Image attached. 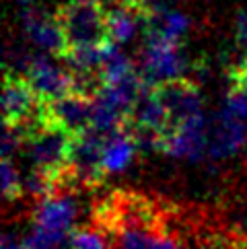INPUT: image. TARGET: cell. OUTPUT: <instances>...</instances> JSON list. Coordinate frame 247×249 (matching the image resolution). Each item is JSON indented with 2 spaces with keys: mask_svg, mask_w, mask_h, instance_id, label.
<instances>
[{
  "mask_svg": "<svg viewBox=\"0 0 247 249\" xmlns=\"http://www.w3.org/2000/svg\"><path fill=\"white\" fill-rule=\"evenodd\" d=\"M25 181H21L19 171L11 159H2V196L6 202H15L23 198Z\"/></svg>",
  "mask_w": 247,
  "mask_h": 249,
  "instance_id": "9a60e30c",
  "label": "cell"
},
{
  "mask_svg": "<svg viewBox=\"0 0 247 249\" xmlns=\"http://www.w3.org/2000/svg\"><path fill=\"white\" fill-rule=\"evenodd\" d=\"M138 140L134 136V132L128 126V122L122 128L105 134L103 142V167L109 173H118L124 171L134 159L136 150H138Z\"/></svg>",
  "mask_w": 247,
  "mask_h": 249,
  "instance_id": "8fae6325",
  "label": "cell"
},
{
  "mask_svg": "<svg viewBox=\"0 0 247 249\" xmlns=\"http://www.w3.org/2000/svg\"><path fill=\"white\" fill-rule=\"evenodd\" d=\"M247 144V120L223 111L208 136V153L214 159H229Z\"/></svg>",
  "mask_w": 247,
  "mask_h": 249,
  "instance_id": "30bf717a",
  "label": "cell"
},
{
  "mask_svg": "<svg viewBox=\"0 0 247 249\" xmlns=\"http://www.w3.org/2000/svg\"><path fill=\"white\" fill-rule=\"evenodd\" d=\"M188 68V62L183 56V48L179 41H169L161 37L146 39L140 50V74L151 85H159L171 78H179L183 70Z\"/></svg>",
  "mask_w": 247,
  "mask_h": 249,
  "instance_id": "277c9868",
  "label": "cell"
},
{
  "mask_svg": "<svg viewBox=\"0 0 247 249\" xmlns=\"http://www.w3.org/2000/svg\"><path fill=\"white\" fill-rule=\"evenodd\" d=\"M25 76L43 101H56L74 93V72L58 56H33L25 64Z\"/></svg>",
  "mask_w": 247,
  "mask_h": 249,
  "instance_id": "5b68a950",
  "label": "cell"
},
{
  "mask_svg": "<svg viewBox=\"0 0 247 249\" xmlns=\"http://www.w3.org/2000/svg\"><path fill=\"white\" fill-rule=\"evenodd\" d=\"M177 218L165 200L116 190L95 202L91 222L111 249H188Z\"/></svg>",
  "mask_w": 247,
  "mask_h": 249,
  "instance_id": "6da1fadb",
  "label": "cell"
},
{
  "mask_svg": "<svg viewBox=\"0 0 247 249\" xmlns=\"http://www.w3.org/2000/svg\"><path fill=\"white\" fill-rule=\"evenodd\" d=\"M68 245H70V249H111L107 243V237H105L93 222L89 227L74 229L72 235H70Z\"/></svg>",
  "mask_w": 247,
  "mask_h": 249,
  "instance_id": "5bb4252c",
  "label": "cell"
},
{
  "mask_svg": "<svg viewBox=\"0 0 247 249\" xmlns=\"http://www.w3.org/2000/svg\"><path fill=\"white\" fill-rule=\"evenodd\" d=\"M227 113L237 115L241 120H247V87L243 85H229L225 109Z\"/></svg>",
  "mask_w": 247,
  "mask_h": 249,
  "instance_id": "2e32d148",
  "label": "cell"
},
{
  "mask_svg": "<svg viewBox=\"0 0 247 249\" xmlns=\"http://www.w3.org/2000/svg\"><path fill=\"white\" fill-rule=\"evenodd\" d=\"M130 2L134 4V6H138L140 11L146 13V15H148V13H151L153 8H155V6H153V0H130Z\"/></svg>",
  "mask_w": 247,
  "mask_h": 249,
  "instance_id": "d6986e66",
  "label": "cell"
},
{
  "mask_svg": "<svg viewBox=\"0 0 247 249\" xmlns=\"http://www.w3.org/2000/svg\"><path fill=\"white\" fill-rule=\"evenodd\" d=\"M0 249H29V247H27V241H25V239L17 237L13 233H4L2 247H0Z\"/></svg>",
  "mask_w": 247,
  "mask_h": 249,
  "instance_id": "ac0fdd59",
  "label": "cell"
},
{
  "mask_svg": "<svg viewBox=\"0 0 247 249\" xmlns=\"http://www.w3.org/2000/svg\"><path fill=\"white\" fill-rule=\"evenodd\" d=\"M46 111L48 101L35 93L27 76L6 68L2 83V115L6 126L19 128L25 134L29 128L48 120Z\"/></svg>",
  "mask_w": 247,
  "mask_h": 249,
  "instance_id": "3957f363",
  "label": "cell"
},
{
  "mask_svg": "<svg viewBox=\"0 0 247 249\" xmlns=\"http://www.w3.org/2000/svg\"><path fill=\"white\" fill-rule=\"evenodd\" d=\"M56 19L64 35V54L101 50L107 43H113L109 37L105 8L99 0H68L58 6Z\"/></svg>",
  "mask_w": 247,
  "mask_h": 249,
  "instance_id": "7a4b0ae2",
  "label": "cell"
},
{
  "mask_svg": "<svg viewBox=\"0 0 247 249\" xmlns=\"http://www.w3.org/2000/svg\"><path fill=\"white\" fill-rule=\"evenodd\" d=\"M153 91L163 105L167 120H169V128L167 130L202 115L200 87L194 81H190V78H181V76L171 78V81L153 85Z\"/></svg>",
  "mask_w": 247,
  "mask_h": 249,
  "instance_id": "8992f818",
  "label": "cell"
},
{
  "mask_svg": "<svg viewBox=\"0 0 247 249\" xmlns=\"http://www.w3.org/2000/svg\"><path fill=\"white\" fill-rule=\"evenodd\" d=\"M235 37L239 48L245 52L247 56V6H241L237 11V21H235Z\"/></svg>",
  "mask_w": 247,
  "mask_h": 249,
  "instance_id": "e0dca14e",
  "label": "cell"
},
{
  "mask_svg": "<svg viewBox=\"0 0 247 249\" xmlns=\"http://www.w3.org/2000/svg\"><path fill=\"white\" fill-rule=\"evenodd\" d=\"M23 27L29 37L35 41V46L48 50L52 56H58V58L64 56L66 43H64V35H62L56 15L50 17L46 13H41L37 6L27 4L23 8Z\"/></svg>",
  "mask_w": 247,
  "mask_h": 249,
  "instance_id": "9c48e42d",
  "label": "cell"
},
{
  "mask_svg": "<svg viewBox=\"0 0 247 249\" xmlns=\"http://www.w3.org/2000/svg\"><path fill=\"white\" fill-rule=\"evenodd\" d=\"M99 70H101V76H103L105 85H107V83L120 81V78L130 74L132 70H136V68L132 66L130 58L116 48V43H109V46H105L103 52H101Z\"/></svg>",
  "mask_w": 247,
  "mask_h": 249,
  "instance_id": "4fadbf2b",
  "label": "cell"
},
{
  "mask_svg": "<svg viewBox=\"0 0 247 249\" xmlns=\"http://www.w3.org/2000/svg\"><path fill=\"white\" fill-rule=\"evenodd\" d=\"M204 148H208V134L202 115L167 130L161 138V144H159L161 153H167L171 157H183L190 161H198Z\"/></svg>",
  "mask_w": 247,
  "mask_h": 249,
  "instance_id": "52a82bcc",
  "label": "cell"
},
{
  "mask_svg": "<svg viewBox=\"0 0 247 249\" xmlns=\"http://www.w3.org/2000/svg\"><path fill=\"white\" fill-rule=\"evenodd\" d=\"M48 120L68 130L72 136H81L93 130V99L81 93H68L48 103Z\"/></svg>",
  "mask_w": 247,
  "mask_h": 249,
  "instance_id": "ba28073f",
  "label": "cell"
},
{
  "mask_svg": "<svg viewBox=\"0 0 247 249\" xmlns=\"http://www.w3.org/2000/svg\"><path fill=\"white\" fill-rule=\"evenodd\" d=\"M99 2H101V0H99Z\"/></svg>",
  "mask_w": 247,
  "mask_h": 249,
  "instance_id": "ffe728a7",
  "label": "cell"
},
{
  "mask_svg": "<svg viewBox=\"0 0 247 249\" xmlns=\"http://www.w3.org/2000/svg\"><path fill=\"white\" fill-rule=\"evenodd\" d=\"M144 31L151 37L181 43V39L190 31V19L177 11H169V8H153L144 17Z\"/></svg>",
  "mask_w": 247,
  "mask_h": 249,
  "instance_id": "7c38bea8",
  "label": "cell"
}]
</instances>
